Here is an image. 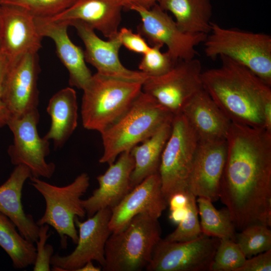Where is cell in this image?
Instances as JSON below:
<instances>
[{
  "instance_id": "obj_15",
  "label": "cell",
  "mask_w": 271,
  "mask_h": 271,
  "mask_svg": "<svg viewBox=\"0 0 271 271\" xmlns=\"http://www.w3.org/2000/svg\"><path fill=\"white\" fill-rule=\"evenodd\" d=\"M43 37L35 17L15 6L0 5V53L9 64L30 53H38Z\"/></svg>"
},
{
  "instance_id": "obj_3",
  "label": "cell",
  "mask_w": 271,
  "mask_h": 271,
  "mask_svg": "<svg viewBox=\"0 0 271 271\" xmlns=\"http://www.w3.org/2000/svg\"><path fill=\"white\" fill-rule=\"evenodd\" d=\"M174 115L142 90L129 108L114 123L101 133L103 153L100 163H113L121 153L130 151L171 122Z\"/></svg>"
},
{
  "instance_id": "obj_28",
  "label": "cell",
  "mask_w": 271,
  "mask_h": 271,
  "mask_svg": "<svg viewBox=\"0 0 271 271\" xmlns=\"http://www.w3.org/2000/svg\"><path fill=\"white\" fill-rule=\"evenodd\" d=\"M202 233L221 239H235L236 229L228 210H217L208 198L196 197Z\"/></svg>"
},
{
  "instance_id": "obj_26",
  "label": "cell",
  "mask_w": 271,
  "mask_h": 271,
  "mask_svg": "<svg viewBox=\"0 0 271 271\" xmlns=\"http://www.w3.org/2000/svg\"><path fill=\"white\" fill-rule=\"evenodd\" d=\"M172 122L163 125L152 136L130 150L134 162L130 178L132 189L146 178L159 173L162 154L171 133Z\"/></svg>"
},
{
  "instance_id": "obj_19",
  "label": "cell",
  "mask_w": 271,
  "mask_h": 271,
  "mask_svg": "<svg viewBox=\"0 0 271 271\" xmlns=\"http://www.w3.org/2000/svg\"><path fill=\"white\" fill-rule=\"evenodd\" d=\"M119 158L103 174L97 177L98 188L81 204L88 217L105 208L116 206L132 189L130 178L134 168V160L130 151L121 153Z\"/></svg>"
},
{
  "instance_id": "obj_25",
  "label": "cell",
  "mask_w": 271,
  "mask_h": 271,
  "mask_svg": "<svg viewBox=\"0 0 271 271\" xmlns=\"http://www.w3.org/2000/svg\"><path fill=\"white\" fill-rule=\"evenodd\" d=\"M158 5L170 12L183 32L208 35L211 31L212 6L210 0H159Z\"/></svg>"
},
{
  "instance_id": "obj_18",
  "label": "cell",
  "mask_w": 271,
  "mask_h": 271,
  "mask_svg": "<svg viewBox=\"0 0 271 271\" xmlns=\"http://www.w3.org/2000/svg\"><path fill=\"white\" fill-rule=\"evenodd\" d=\"M167 206L159 174H153L133 188L111 209L109 228L111 232H117L135 216L142 213L159 219Z\"/></svg>"
},
{
  "instance_id": "obj_17",
  "label": "cell",
  "mask_w": 271,
  "mask_h": 271,
  "mask_svg": "<svg viewBox=\"0 0 271 271\" xmlns=\"http://www.w3.org/2000/svg\"><path fill=\"white\" fill-rule=\"evenodd\" d=\"M74 27L85 46L86 62L97 70V73L106 76L144 82L147 78L140 71L128 69L121 63L119 51L122 46L117 34L107 41L99 38L94 30L81 22H73Z\"/></svg>"
},
{
  "instance_id": "obj_10",
  "label": "cell",
  "mask_w": 271,
  "mask_h": 271,
  "mask_svg": "<svg viewBox=\"0 0 271 271\" xmlns=\"http://www.w3.org/2000/svg\"><path fill=\"white\" fill-rule=\"evenodd\" d=\"M39 119L38 108L21 117H10L7 125L14 139L8 153L13 165H25L30 169L32 176L49 179L54 174L56 166L46 161L50 153V143L38 133Z\"/></svg>"
},
{
  "instance_id": "obj_7",
  "label": "cell",
  "mask_w": 271,
  "mask_h": 271,
  "mask_svg": "<svg viewBox=\"0 0 271 271\" xmlns=\"http://www.w3.org/2000/svg\"><path fill=\"white\" fill-rule=\"evenodd\" d=\"M31 185L43 197L46 208L42 216L36 222L38 226H52L60 237L61 246L65 249L67 237L77 244L78 234L75 218H83L86 213L81 204V197L89 186V177L86 173L78 175L70 184L57 186L31 176Z\"/></svg>"
},
{
  "instance_id": "obj_29",
  "label": "cell",
  "mask_w": 271,
  "mask_h": 271,
  "mask_svg": "<svg viewBox=\"0 0 271 271\" xmlns=\"http://www.w3.org/2000/svg\"><path fill=\"white\" fill-rule=\"evenodd\" d=\"M262 224H254L236 234L235 241L246 258L271 249V230Z\"/></svg>"
},
{
  "instance_id": "obj_13",
  "label": "cell",
  "mask_w": 271,
  "mask_h": 271,
  "mask_svg": "<svg viewBox=\"0 0 271 271\" xmlns=\"http://www.w3.org/2000/svg\"><path fill=\"white\" fill-rule=\"evenodd\" d=\"M111 213L110 208H105L84 221L75 217V224L79 230L77 246L68 255H53L50 261L52 270L77 271L90 261H97L103 268L105 265L106 243L112 233L109 227Z\"/></svg>"
},
{
  "instance_id": "obj_30",
  "label": "cell",
  "mask_w": 271,
  "mask_h": 271,
  "mask_svg": "<svg viewBox=\"0 0 271 271\" xmlns=\"http://www.w3.org/2000/svg\"><path fill=\"white\" fill-rule=\"evenodd\" d=\"M246 258L235 240L221 239L210 271H237Z\"/></svg>"
},
{
  "instance_id": "obj_38",
  "label": "cell",
  "mask_w": 271,
  "mask_h": 271,
  "mask_svg": "<svg viewBox=\"0 0 271 271\" xmlns=\"http://www.w3.org/2000/svg\"><path fill=\"white\" fill-rule=\"evenodd\" d=\"M189 201L188 192H178L173 194L168 200L170 210L187 207Z\"/></svg>"
},
{
  "instance_id": "obj_5",
  "label": "cell",
  "mask_w": 271,
  "mask_h": 271,
  "mask_svg": "<svg viewBox=\"0 0 271 271\" xmlns=\"http://www.w3.org/2000/svg\"><path fill=\"white\" fill-rule=\"evenodd\" d=\"M204 53L214 59L224 56L244 66L271 86V36L211 23Z\"/></svg>"
},
{
  "instance_id": "obj_27",
  "label": "cell",
  "mask_w": 271,
  "mask_h": 271,
  "mask_svg": "<svg viewBox=\"0 0 271 271\" xmlns=\"http://www.w3.org/2000/svg\"><path fill=\"white\" fill-rule=\"evenodd\" d=\"M0 246L11 258L13 267L23 269L34 265L36 247L19 232L16 225L0 212Z\"/></svg>"
},
{
  "instance_id": "obj_20",
  "label": "cell",
  "mask_w": 271,
  "mask_h": 271,
  "mask_svg": "<svg viewBox=\"0 0 271 271\" xmlns=\"http://www.w3.org/2000/svg\"><path fill=\"white\" fill-rule=\"evenodd\" d=\"M35 20L39 34L54 41L57 54L68 71L69 85L83 89L93 74L86 64L84 51L68 36L69 25L50 18L35 17Z\"/></svg>"
},
{
  "instance_id": "obj_31",
  "label": "cell",
  "mask_w": 271,
  "mask_h": 271,
  "mask_svg": "<svg viewBox=\"0 0 271 271\" xmlns=\"http://www.w3.org/2000/svg\"><path fill=\"white\" fill-rule=\"evenodd\" d=\"M188 194L187 215L178 224L176 229L164 238L166 240L173 242L188 241L197 238L202 233L198 218L196 197L190 192H188Z\"/></svg>"
},
{
  "instance_id": "obj_9",
  "label": "cell",
  "mask_w": 271,
  "mask_h": 271,
  "mask_svg": "<svg viewBox=\"0 0 271 271\" xmlns=\"http://www.w3.org/2000/svg\"><path fill=\"white\" fill-rule=\"evenodd\" d=\"M129 10L136 12L141 18L138 32L152 46H166L167 52L175 61L195 58L197 54L196 47L204 42L207 37V34L182 32L175 20L158 4L150 9L133 5Z\"/></svg>"
},
{
  "instance_id": "obj_39",
  "label": "cell",
  "mask_w": 271,
  "mask_h": 271,
  "mask_svg": "<svg viewBox=\"0 0 271 271\" xmlns=\"http://www.w3.org/2000/svg\"><path fill=\"white\" fill-rule=\"evenodd\" d=\"M169 219L170 221L177 225L179 224L186 217L188 209L185 207L179 208L170 210Z\"/></svg>"
},
{
  "instance_id": "obj_6",
  "label": "cell",
  "mask_w": 271,
  "mask_h": 271,
  "mask_svg": "<svg viewBox=\"0 0 271 271\" xmlns=\"http://www.w3.org/2000/svg\"><path fill=\"white\" fill-rule=\"evenodd\" d=\"M161 236L158 218L148 214L137 215L123 229L110 235L103 270L136 271L146 267Z\"/></svg>"
},
{
  "instance_id": "obj_16",
  "label": "cell",
  "mask_w": 271,
  "mask_h": 271,
  "mask_svg": "<svg viewBox=\"0 0 271 271\" xmlns=\"http://www.w3.org/2000/svg\"><path fill=\"white\" fill-rule=\"evenodd\" d=\"M227 153L226 140L199 142L187 183V192L213 202L219 199V188Z\"/></svg>"
},
{
  "instance_id": "obj_40",
  "label": "cell",
  "mask_w": 271,
  "mask_h": 271,
  "mask_svg": "<svg viewBox=\"0 0 271 271\" xmlns=\"http://www.w3.org/2000/svg\"><path fill=\"white\" fill-rule=\"evenodd\" d=\"M159 1V0H136L133 5H138L146 9H150Z\"/></svg>"
},
{
  "instance_id": "obj_41",
  "label": "cell",
  "mask_w": 271,
  "mask_h": 271,
  "mask_svg": "<svg viewBox=\"0 0 271 271\" xmlns=\"http://www.w3.org/2000/svg\"><path fill=\"white\" fill-rule=\"evenodd\" d=\"M100 267L95 266L92 261H90L85 263L83 266L77 269V271H100Z\"/></svg>"
},
{
  "instance_id": "obj_8",
  "label": "cell",
  "mask_w": 271,
  "mask_h": 271,
  "mask_svg": "<svg viewBox=\"0 0 271 271\" xmlns=\"http://www.w3.org/2000/svg\"><path fill=\"white\" fill-rule=\"evenodd\" d=\"M198 144V138L184 115L180 113L174 115L159 169L162 192L167 202L173 194L187 192Z\"/></svg>"
},
{
  "instance_id": "obj_22",
  "label": "cell",
  "mask_w": 271,
  "mask_h": 271,
  "mask_svg": "<svg viewBox=\"0 0 271 271\" xmlns=\"http://www.w3.org/2000/svg\"><path fill=\"white\" fill-rule=\"evenodd\" d=\"M181 113L199 142L226 140L231 122L203 88L188 100Z\"/></svg>"
},
{
  "instance_id": "obj_4",
  "label": "cell",
  "mask_w": 271,
  "mask_h": 271,
  "mask_svg": "<svg viewBox=\"0 0 271 271\" xmlns=\"http://www.w3.org/2000/svg\"><path fill=\"white\" fill-rule=\"evenodd\" d=\"M143 82L96 73L83 91L81 106L83 126L100 133L119 119L142 90Z\"/></svg>"
},
{
  "instance_id": "obj_42",
  "label": "cell",
  "mask_w": 271,
  "mask_h": 271,
  "mask_svg": "<svg viewBox=\"0 0 271 271\" xmlns=\"http://www.w3.org/2000/svg\"><path fill=\"white\" fill-rule=\"evenodd\" d=\"M122 6L123 8H124L129 9L131 5H132L136 0H117Z\"/></svg>"
},
{
  "instance_id": "obj_35",
  "label": "cell",
  "mask_w": 271,
  "mask_h": 271,
  "mask_svg": "<svg viewBox=\"0 0 271 271\" xmlns=\"http://www.w3.org/2000/svg\"><path fill=\"white\" fill-rule=\"evenodd\" d=\"M118 36L122 46L130 51L143 55L150 48L151 46L140 34L134 33L129 29L121 28L118 30Z\"/></svg>"
},
{
  "instance_id": "obj_11",
  "label": "cell",
  "mask_w": 271,
  "mask_h": 271,
  "mask_svg": "<svg viewBox=\"0 0 271 271\" xmlns=\"http://www.w3.org/2000/svg\"><path fill=\"white\" fill-rule=\"evenodd\" d=\"M202 72L199 60H180L167 73L147 77L143 82L142 91L175 115L181 113L188 100L203 89Z\"/></svg>"
},
{
  "instance_id": "obj_33",
  "label": "cell",
  "mask_w": 271,
  "mask_h": 271,
  "mask_svg": "<svg viewBox=\"0 0 271 271\" xmlns=\"http://www.w3.org/2000/svg\"><path fill=\"white\" fill-rule=\"evenodd\" d=\"M162 47L159 44L153 45L143 54L139 69L148 77L158 76L167 73L178 61H175L167 51L162 52Z\"/></svg>"
},
{
  "instance_id": "obj_21",
  "label": "cell",
  "mask_w": 271,
  "mask_h": 271,
  "mask_svg": "<svg viewBox=\"0 0 271 271\" xmlns=\"http://www.w3.org/2000/svg\"><path fill=\"white\" fill-rule=\"evenodd\" d=\"M122 6L117 0H76L70 7L49 17L67 23H85L110 39L115 36L121 19Z\"/></svg>"
},
{
  "instance_id": "obj_34",
  "label": "cell",
  "mask_w": 271,
  "mask_h": 271,
  "mask_svg": "<svg viewBox=\"0 0 271 271\" xmlns=\"http://www.w3.org/2000/svg\"><path fill=\"white\" fill-rule=\"evenodd\" d=\"M48 224L39 226V237L36 241V258L34 264V271H50V261L54 253V249L51 244L46 242L51 234H48Z\"/></svg>"
},
{
  "instance_id": "obj_2",
  "label": "cell",
  "mask_w": 271,
  "mask_h": 271,
  "mask_svg": "<svg viewBox=\"0 0 271 271\" xmlns=\"http://www.w3.org/2000/svg\"><path fill=\"white\" fill-rule=\"evenodd\" d=\"M219 57V67L202 72L203 89L231 122L271 132L270 86L241 64Z\"/></svg>"
},
{
  "instance_id": "obj_1",
  "label": "cell",
  "mask_w": 271,
  "mask_h": 271,
  "mask_svg": "<svg viewBox=\"0 0 271 271\" xmlns=\"http://www.w3.org/2000/svg\"><path fill=\"white\" fill-rule=\"evenodd\" d=\"M219 199L236 230L271 226V132L232 122Z\"/></svg>"
},
{
  "instance_id": "obj_24",
  "label": "cell",
  "mask_w": 271,
  "mask_h": 271,
  "mask_svg": "<svg viewBox=\"0 0 271 271\" xmlns=\"http://www.w3.org/2000/svg\"><path fill=\"white\" fill-rule=\"evenodd\" d=\"M47 111L51 122L44 138L52 140L55 148H61L77 125L78 104L75 90L66 87L57 92L50 99Z\"/></svg>"
},
{
  "instance_id": "obj_23",
  "label": "cell",
  "mask_w": 271,
  "mask_h": 271,
  "mask_svg": "<svg viewBox=\"0 0 271 271\" xmlns=\"http://www.w3.org/2000/svg\"><path fill=\"white\" fill-rule=\"evenodd\" d=\"M32 176L26 166H16L9 178L0 186V212L16 225L24 237L34 243L39 237V226L32 215L25 213L22 203L24 184Z\"/></svg>"
},
{
  "instance_id": "obj_37",
  "label": "cell",
  "mask_w": 271,
  "mask_h": 271,
  "mask_svg": "<svg viewBox=\"0 0 271 271\" xmlns=\"http://www.w3.org/2000/svg\"><path fill=\"white\" fill-rule=\"evenodd\" d=\"M8 66V61L0 53V128L7 125L11 117L3 99V84Z\"/></svg>"
},
{
  "instance_id": "obj_14",
  "label": "cell",
  "mask_w": 271,
  "mask_h": 271,
  "mask_svg": "<svg viewBox=\"0 0 271 271\" xmlns=\"http://www.w3.org/2000/svg\"><path fill=\"white\" fill-rule=\"evenodd\" d=\"M40 70L38 53H28L9 64L3 99L11 116L21 117L38 108Z\"/></svg>"
},
{
  "instance_id": "obj_12",
  "label": "cell",
  "mask_w": 271,
  "mask_h": 271,
  "mask_svg": "<svg viewBox=\"0 0 271 271\" xmlns=\"http://www.w3.org/2000/svg\"><path fill=\"white\" fill-rule=\"evenodd\" d=\"M220 239L202 233L188 241L162 239L146 268L148 271H210Z\"/></svg>"
},
{
  "instance_id": "obj_32",
  "label": "cell",
  "mask_w": 271,
  "mask_h": 271,
  "mask_svg": "<svg viewBox=\"0 0 271 271\" xmlns=\"http://www.w3.org/2000/svg\"><path fill=\"white\" fill-rule=\"evenodd\" d=\"M76 0H0V5L20 7L35 17H53L70 7Z\"/></svg>"
},
{
  "instance_id": "obj_36",
  "label": "cell",
  "mask_w": 271,
  "mask_h": 271,
  "mask_svg": "<svg viewBox=\"0 0 271 271\" xmlns=\"http://www.w3.org/2000/svg\"><path fill=\"white\" fill-rule=\"evenodd\" d=\"M271 249L246 258L237 271H270Z\"/></svg>"
}]
</instances>
